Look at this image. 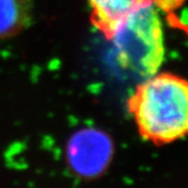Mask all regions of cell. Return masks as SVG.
<instances>
[{
    "mask_svg": "<svg viewBox=\"0 0 188 188\" xmlns=\"http://www.w3.org/2000/svg\"><path fill=\"white\" fill-rule=\"evenodd\" d=\"M142 138L168 143L188 135V81L156 73L139 83L128 101Z\"/></svg>",
    "mask_w": 188,
    "mask_h": 188,
    "instance_id": "obj_1",
    "label": "cell"
},
{
    "mask_svg": "<svg viewBox=\"0 0 188 188\" xmlns=\"http://www.w3.org/2000/svg\"><path fill=\"white\" fill-rule=\"evenodd\" d=\"M109 41L117 67L138 81L158 73L164 59L163 30L151 0L128 15Z\"/></svg>",
    "mask_w": 188,
    "mask_h": 188,
    "instance_id": "obj_2",
    "label": "cell"
},
{
    "mask_svg": "<svg viewBox=\"0 0 188 188\" xmlns=\"http://www.w3.org/2000/svg\"><path fill=\"white\" fill-rule=\"evenodd\" d=\"M113 151V142L107 133L96 128H85L69 138L66 157L76 175L92 178L107 169Z\"/></svg>",
    "mask_w": 188,
    "mask_h": 188,
    "instance_id": "obj_3",
    "label": "cell"
},
{
    "mask_svg": "<svg viewBox=\"0 0 188 188\" xmlns=\"http://www.w3.org/2000/svg\"><path fill=\"white\" fill-rule=\"evenodd\" d=\"M151 0H87L91 21L109 40L119 23L132 12Z\"/></svg>",
    "mask_w": 188,
    "mask_h": 188,
    "instance_id": "obj_4",
    "label": "cell"
},
{
    "mask_svg": "<svg viewBox=\"0 0 188 188\" xmlns=\"http://www.w3.org/2000/svg\"><path fill=\"white\" fill-rule=\"evenodd\" d=\"M30 18L31 0H0V39L19 33Z\"/></svg>",
    "mask_w": 188,
    "mask_h": 188,
    "instance_id": "obj_5",
    "label": "cell"
},
{
    "mask_svg": "<svg viewBox=\"0 0 188 188\" xmlns=\"http://www.w3.org/2000/svg\"><path fill=\"white\" fill-rule=\"evenodd\" d=\"M183 1L184 0H151L154 6L157 10H160L165 13L177 10L182 4Z\"/></svg>",
    "mask_w": 188,
    "mask_h": 188,
    "instance_id": "obj_6",
    "label": "cell"
}]
</instances>
